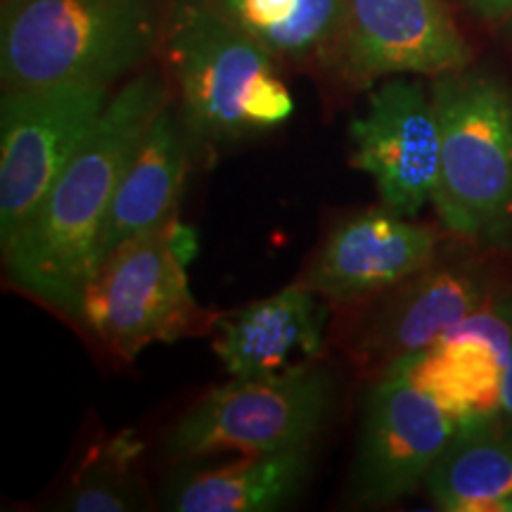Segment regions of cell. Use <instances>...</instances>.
<instances>
[{"label":"cell","instance_id":"cell-10","mask_svg":"<svg viewBox=\"0 0 512 512\" xmlns=\"http://www.w3.org/2000/svg\"><path fill=\"white\" fill-rule=\"evenodd\" d=\"M458 422L432 396L387 370L368 396L354 470V501L387 505L430 475Z\"/></svg>","mask_w":512,"mask_h":512},{"label":"cell","instance_id":"cell-3","mask_svg":"<svg viewBox=\"0 0 512 512\" xmlns=\"http://www.w3.org/2000/svg\"><path fill=\"white\" fill-rule=\"evenodd\" d=\"M164 17L157 0H3V86H112L152 55Z\"/></svg>","mask_w":512,"mask_h":512},{"label":"cell","instance_id":"cell-5","mask_svg":"<svg viewBox=\"0 0 512 512\" xmlns=\"http://www.w3.org/2000/svg\"><path fill=\"white\" fill-rule=\"evenodd\" d=\"M197 249V235L178 219L128 240L98 266L79 318L126 361L192 335L204 320L188 280Z\"/></svg>","mask_w":512,"mask_h":512},{"label":"cell","instance_id":"cell-19","mask_svg":"<svg viewBox=\"0 0 512 512\" xmlns=\"http://www.w3.org/2000/svg\"><path fill=\"white\" fill-rule=\"evenodd\" d=\"M219 3L228 17L256 43L285 27L299 8V0H219Z\"/></svg>","mask_w":512,"mask_h":512},{"label":"cell","instance_id":"cell-20","mask_svg":"<svg viewBox=\"0 0 512 512\" xmlns=\"http://www.w3.org/2000/svg\"><path fill=\"white\" fill-rule=\"evenodd\" d=\"M463 3L475 12V15L489 19V22H496V19L512 15V0H463Z\"/></svg>","mask_w":512,"mask_h":512},{"label":"cell","instance_id":"cell-21","mask_svg":"<svg viewBox=\"0 0 512 512\" xmlns=\"http://www.w3.org/2000/svg\"><path fill=\"white\" fill-rule=\"evenodd\" d=\"M501 408L508 418H512V342H510V349H508V354H505V361H503Z\"/></svg>","mask_w":512,"mask_h":512},{"label":"cell","instance_id":"cell-13","mask_svg":"<svg viewBox=\"0 0 512 512\" xmlns=\"http://www.w3.org/2000/svg\"><path fill=\"white\" fill-rule=\"evenodd\" d=\"M192 155L195 147L181 112L164 107L147 126L114 192L100 235L98 266L128 240L178 219Z\"/></svg>","mask_w":512,"mask_h":512},{"label":"cell","instance_id":"cell-16","mask_svg":"<svg viewBox=\"0 0 512 512\" xmlns=\"http://www.w3.org/2000/svg\"><path fill=\"white\" fill-rule=\"evenodd\" d=\"M425 484L441 510L498 512L512 496V418L501 411L458 425Z\"/></svg>","mask_w":512,"mask_h":512},{"label":"cell","instance_id":"cell-8","mask_svg":"<svg viewBox=\"0 0 512 512\" xmlns=\"http://www.w3.org/2000/svg\"><path fill=\"white\" fill-rule=\"evenodd\" d=\"M330 48L339 72L358 88L384 76H441L470 64L444 0H344Z\"/></svg>","mask_w":512,"mask_h":512},{"label":"cell","instance_id":"cell-14","mask_svg":"<svg viewBox=\"0 0 512 512\" xmlns=\"http://www.w3.org/2000/svg\"><path fill=\"white\" fill-rule=\"evenodd\" d=\"M323 342V309L304 283L283 287L221 316L214 325V351L233 377L271 375L311 358Z\"/></svg>","mask_w":512,"mask_h":512},{"label":"cell","instance_id":"cell-15","mask_svg":"<svg viewBox=\"0 0 512 512\" xmlns=\"http://www.w3.org/2000/svg\"><path fill=\"white\" fill-rule=\"evenodd\" d=\"M387 370L432 396L458 425L503 411V356L470 332H446L427 349L394 358Z\"/></svg>","mask_w":512,"mask_h":512},{"label":"cell","instance_id":"cell-4","mask_svg":"<svg viewBox=\"0 0 512 512\" xmlns=\"http://www.w3.org/2000/svg\"><path fill=\"white\" fill-rule=\"evenodd\" d=\"M441 164L432 202L451 233L503 242L512 230V91L496 74L458 69L432 86Z\"/></svg>","mask_w":512,"mask_h":512},{"label":"cell","instance_id":"cell-17","mask_svg":"<svg viewBox=\"0 0 512 512\" xmlns=\"http://www.w3.org/2000/svg\"><path fill=\"white\" fill-rule=\"evenodd\" d=\"M309 472L306 448L245 456L240 463L190 472L166 491L176 512H271L292 501Z\"/></svg>","mask_w":512,"mask_h":512},{"label":"cell","instance_id":"cell-2","mask_svg":"<svg viewBox=\"0 0 512 512\" xmlns=\"http://www.w3.org/2000/svg\"><path fill=\"white\" fill-rule=\"evenodd\" d=\"M164 46L195 155L273 131L292 117L294 98L275 74L273 55L219 0H171Z\"/></svg>","mask_w":512,"mask_h":512},{"label":"cell","instance_id":"cell-22","mask_svg":"<svg viewBox=\"0 0 512 512\" xmlns=\"http://www.w3.org/2000/svg\"><path fill=\"white\" fill-rule=\"evenodd\" d=\"M510 29H512V19H510Z\"/></svg>","mask_w":512,"mask_h":512},{"label":"cell","instance_id":"cell-18","mask_svg":"<svg viewBox=\"0 0 512 512\" xmlns=\"http://www.w3.org/2000/svg\"><path fill=\"white\" fill-rule=\"evenodd\" d=\"M143 441L119 432L93 446L72 477L62 508L74 512H131L145 508V486L138 475Z\"/></svg>","mask_w":512,"mask_h":512},{"label":"cell","instance_id":"cell-12","mask_svg":"<svg viewBox=\"0 0 512 512\" xmlns=\"http://www.w3.org/2000/svg\"><path fill=\"white\" fill-rule=\"evenodd\" d=\"M494 278L484 264L467 256L434 259L382 306L370 325L366 354L394 358L427 349L496 297Z\"/></svg>","mask_w":512,"mask_h":512},{"label":"cell","instance_id":"cell-9","mask_svg":"<svg viewBox=\"0 0 512 512\" xmlns=\"http://www.w3.org/2000/svg\"><path fill=\"white\" fill-rule=\"evenodd\" d=\"M351 164L368 174L382 207L418 214L432 200L441 164V133L432 95L420 81L389 79L370 93L368 110L351 121Z\"/></svg>","mask_w":512,"mask_h":512},{"label":"cell","instance_id":"cell-6","mask_svg":"<svg viewBox=\"0 0 512 512\" xmlns=\"http://www.w3.org/2000/svg\"><path fill=\"white\" fill-rule=\"evenodd\" d=\"M335 403V377L309 361L271 375L233 377L202 396L166 439L176 458L306 448Z\"/></svg>","mask_w":512,"mask_h":512},{"label":"cell","instance_id":"cell-1","mask_svg":"<svg viewBox=\"0 0 512 512\" xmlns=\"http://www.w3.org/2000/svg\"><path fill=\"white\" fill-rule=\"evenodd\" d=\"M169 105V86L157 72L133 76L112 95L86 143L3 247L12 283L67 316H79L98 271L100 235L114 192L147 126Z\"/></svg>","mask_w":512,"mask_h":512},{"label":"cell","instance_id":"cell-11","mask_svg":"<svg viewBox=\"0 0 512 512\" xmlns=\"http://www.w3.org/2000/svg\"><path fill=\"white\" fill-rule=\"evenodd\" d=\"M437 233L380 207L337 223L302 283L332 302L394 290L437 259Z\"/></svg>","mask_w":512,"mask_h":512},{"label":"cell","instance_id":"cell-7","mask_svg":"<svg viewBox=\"0 0 512 512\" xmlns=\"http://www.w3.org/2000/svg\"><path fill=\"white\" fill-rule=\"evenodd\" d=\"M110 86L5 88L0 102V245L8 247L110 105Z\"/></svg>","mask_w":512,"mask_h":512}]
</instances>
